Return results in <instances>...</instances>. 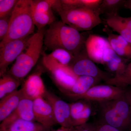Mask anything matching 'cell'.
<instances>
[{"label":"cell","mask_w":131,"mask_h":131,"mask_svg":"<svg viewBox=\"0 0 131 131\" xmlns=\"http://www.w3.org/2000/svg\"><path fill=\"white\" fill-rule=\"evenodd\" d=\"M43 98L51 106L57 124L60 125L61 127H73L70 103H66L56 95L47 91Z\"/></svg>","instance_id":"obj_9"},{"label":"cell","mask_w":131,"mask_h":131,"mask_svg":"<svg viewBox=\"0 0 131 131\" xmlns=\"http://www.w3.org/2000/svg\"><path fill=\"white\" fill-rule=\"evenodd\" d=\"M12 40L0 47V76L6 74L9 64L15 61L26 49L31 36Z\"/></svg>","instance_id":"obj_8"},{"label":"cell","mask_w":131,"mask_h":131,"mask_svg":"<svg viewBox=\"0 0 131 131\" xmlns=\"http://www.w3.org/2000/svg\"><path fill=\"white\" fill-rule=\"evenodd\" d=\"M86 51L88 56L95 63L103 64L104 52L111 47L107 39L98 35L90 34L85 42Z\"/></svg>","instance_id":"obj_12"},{"label":"cell","mask_w":131,"mask_h":131,"mask_svg":"<svg viewBox=\"0 0 131 131\" xmlns=\"http://www.w3.org/2000/svg\"><path fill=\"white\" fill-rule=\"evenodd\" d=\"M95 131H107L106 124L99 121L95 125Z\"/></svg>","instance_id":"obj_32"},{"label":"cell","mask_w":131,"mask_h":131,"mask_svg":"<svg viewBox=\"0 0 131 131\" xmlns=\"http://www.w3.org/2000/svg\"><path fill=\"white\" fill-rule=\"evenodd\" d=\"M33 112L35 121L46 128L57 124L51 106L43 97L33 101Z\"/></svg>","instance_id":"obj_14"},{"label":"cell","mask_w":131,"mask_h":131,"mask_svg":"<svg viewBox=\"0 0 131 131\" xmlns=\"http://www.w3.org/2000/svg\"><path fill=\"white\" fill-rule=\"evenodd\" d=\"M98 103L100 122L121 131H125L131 127L130 108L125 92L119 98Z\"/></svg>","instance_id":"obj_4"},{"label":"cell","mask_w":131,"mask_h":131,"mask_svg":"<svg viewBox=\"0 0 131 131\" xmlns=\"http://www.w3.org/2000/svg\"><path fill=\"white\" fill-rule=\"evenodd\" d=\"M17 0H0V18L10 16Z\"/></svg>","instance_id":"obj_28"},{"label":"cell","mask_w":131,"mask_h":131,"mask_svg":"<svg viewBox=\"0 0 131 131\" xmlns=\"http://www.w3.org/2000/svg\"><path fill=\"white\" fill-rule=\"evenodd\" d=\"M71 131H78V130L76 127H73L71 129Z\"/></svg>","instance_id":"obj_36"},{"label":"cell","mask_w":131,"mask_h":131,"mask_svg":"<svg viewBox=\"0 0 131 131\" xmlns=\"http://www.w3.org/2000/svg\"><path fill=\"white\" fill-rule=\"evenodd\" d=\"M41 74L39 71L30 75L26 79L20 90L21 98L34 101L37 98L43 97L46 91Z\"/></svg>","instance_id":"obj_11"},{"label":"cell","mask_w":131,"mask_h":131,"mask_svg":"<svg viewBox=\"0 0 131 131\" xmlns=\"http://www.w3.org/2000/svg\"><path fill=\"white\" fill-rule=\"evenodd\" d=\"M46 68L50 73L55 82L66 94L70 91L79 77L69 66H51Z\"/></svg>","instance_id":"obj_10"},{"label":"cell","mask_w":131,"mask_h":131,"mask_svg":"<svg viewBox=\"0 0 131 131\" xmlns=\"http://www.w3.org/2000/svg\"><path fill=\"white\" fill-rule=\"evenodd\" d=\"M108 35L107 39L117 55L126 60L131 59V43L119 35L114 34L107 28L104 29Z\"/></svg>","instance_id":"obj_17"},{"label":"cell","mask_w":131,"mask_h":131,"mask_svg":"<svg viewBox=\"0 0 131 131\" xmlns=\"http://www.w3.org/2000/svg\"><path fill=\"white\" fill-rule=\"evenodd\" d=\"M102 0H79L80 7L98 11Z\"/></svg>","instance_id":"obj_29"},{"label":"cell","mask_w":131,"mask_h":131,"mask_svg":"<svg viewBox=\"0 0 131 131\" xmlns=\"http://www.w3.org/2000/svg\"><path fill=\"white\" fill-rule=\"evenodd\" d=\"M105 83L106 84L123 88L131 87V62L128 63L122 74L110 78Z\"/></svg>","instance_id":"obj_22"},{"label":"cell","mask_w":131,"mask_h":131,"mask_svg":"<svg viewBox=\"0 0 131 131\" xmlns=\"http://www.w3.org/2000/svg\"><path fill=\"white\" fill-rule=\"evenodd\" d=\"M125 92V88L107 84H97L84 93L71 98L77 101L84 100L100 103L119 98L124 95Z\"/></svg>","instance_id":"obj_6"},{"label":"cell","mask_w":131,"mask_h":131,"mask_svg":"<svg viewBox=\"0 0 131 131\" xmlns=\"http://www.w3.org/2000/svg\"><path fill=\"white\" fill-rule=\"evenodd\" d=\"M125 95L130 105L131 114V87L129 89L125 88Z\"/></svg>","instance_id":"obj_33"},{"label":"cell","mask_w":131,"mask_h":131,"mask_svg":"<svg viewBox=\"0 0 131 131\" xmlns=\"http://www.w3.org/2000/svg\"><path fill=\"white\" fill-rule=\"evenodd\" d=\"M125 8L130 9L131 12V0L126 1L124 5Z\"/></svg>","instance_id":"obj_35"},{"label":"cell","mask_w":131,"mask_h":131,"mask_svg":"<svg viewBox=\"0 0 131 131\" xmlns=\"http://www.w3.org/2000/svg\"><path fill=\"white\" fill-rule=\"evenodd\" d=\"M19 119L30 121H35L33 112V101L21 98L16 109L1 123L0 130H6L15 121Z\"/></svg>","instance_id":"obj_13"},{"label":"cell","mask_w":131,"mask_h":131,"mask_svg":"<svg viewBox=\"0 0 131 131\" xmlns=\"http://www.w3.org/2000/svg\"><path fill=\"white\" fill-rule=\"evenodd\" d=\"M106 16L105 22L107 26L131 43V16L123 17L118 14Z\"/></svg>","instance_id":"obj_15"},{"label":"cell","mask_w":131,"mask_h":131,"mask_svg":"<svg viewBox=\"0 0 131 131\" xmlns=\"http://www.w3.org/2000/svg\"><path fill=\"white\" fill-rule=\"evenodd\" d=\"M21 98L20 90H16L1 100L0 121L2 122L12 113L18 106Z\"/></svg>","instance_id":"obj_18"},{"label":"cell","mask_w":131,"mask_h":131,"mask_svg":"<svg viewBox=\"0 0 131 131\" xmlns=\"http://www.w3.org/2000/svg\"><path fill=\"white\" fill-rule=\"evenodd\" d=\"M58 1L55 0H31V9L40 13H47L52 12V9H55Z\"/></svg>","instance_id":"obj_25"},{"label":"cell","mask_w":131,"mask_h":131,"mask_svg":"<svg viewBox=\"0 0 131 131\" xmlns=\"http://www.w3.org/2000/svg\"><path fill=\"white\" fill-rule=\"evenodd\" d=\"M74 58L72 53L66 50L57 49L49 54L43 53L42 63L45 68L54 65L69 66Z\"/></svg>","instance_id":"obj_16"},{"label":"cell","mask_w":131,"mask_h":131,"mask_svg":"<svg viewBox=\"0 0 131 131\" xmlns=\"http://www.w3.org/2000/svg\"><path fill=\"white\" fill-rule=\"evenodd\" d=\"M31 0H19L11 15L9 28L6 37L0 43V47L12 40L32 35L35 28L31 15Z\"/></svg>","instance_id":"obj_2"},{"label":"cell","mask_w":131,"mask_h":131,"mask_svg":"<svg viewBox=\"0 0 131 131\" xmlns=\"http://www.w3.org/2000/svg\"><path fill=\"white\" fill-rule=\"evenodd\" d=\"M76 127L78 131H95V125L87 123Z\"/></svg>","instance_id":"obj_31"},{"label":"cell","mask_w":131,"mask_h":131,"mask_svg":"<svg viewBox=\"0 0 131 131\" xmlns=\"http://www.w3.org/2000/svg\"><path fill=\"white\" fill-rule=\"evenodd\" d=\"M100 80L91 77H78L75 83L69 92L66 94L71 98L81 95L86 93L92 87L97 85Z\"/></svg>","instance_id":"obj_19"},{"label":"cell","mask_w":131,"mask_h":131,"mask_svg":"<svg viewBox=\"0 0 131 131\" xmlns=\"http://www.w3.org/2000/svg\"><path fill=\"white\" fill-rule=\"evenodd\" d=\"M54 10L60 15L61 21L78 31L90 30L102 22L98 11L83 7L65 8L61 1Z\"/></svg>","instance_id":"obj_5"},{"label":"cell","mask_w":131,"mask_h":131,"mask_svg":"<svg viewBox=\"0 0 131 131\" xmlns=\"http://www.w3.org/2000/svg\"><path fill=\"white\" fill-rule=\"evenodd\" d=\"M106 125L107 131H121L119 129H117L114 127L111 126L107 124H106Z\"/></svg>","instance_id":"obj_34"},{"label":"cell","mask_w":131,"mask_h":131,"mask_svg":"<svg viewBox=\"0 0 131 131\" xmlns=\"http://www.w3.org/2000/svg\"><path fill=\"white\" fill-rule=\"evenodd\" d=\"M128 60L118 56L105 64L108 69L113 72L115 75H118L122 74L126 68Z\"/></svg>","instance_id":"obj_26"},{"label":"cell","mask_w":131,"mask_h":131,"mask_svg":"<svg viewBox=\"0 0 131 131\" xmlns=\"http://www.w3.org/2000/svg\"><path fill=\"white\" fill-rule=\"evenodd\" d=\"M0 131H3L0 130Z\"/></svg>","instance_id":"obj_38"},{"label":"cell","mask_w":131,"mask_h":131,"mask_svg":"<svg viewBox=\"0 0 131 131\" xmlns=\"http://www.w3.org/2000/svg\"><path fill=\"white\" fill-rule=\"evenodd\" d=\"M0 79V99L13 93L20 85V80L9 74H5Z\"/></svg>","instance_id":"obj_20"},{"label":"cell","mask_w":131,"mask_h":131,"mask_svg":"<svg viewBox=\"0 0 131 131\" xmlns=\"http://www.w3.org/2000/svg\"><path fill=\"white\" fill-rule=\"evenodd\" d=\"M75 57L69 65L73 72L78 76H86L106 82L110 78L107 73L98 68L95 63L88 56L86 52Z\"/></svg>","instance_id":"obj_7"},{"label":"cell","mask_w":131,"mask_h":131,"mask_svg":"<svg viewBox=\"0 0 131 131\" xmlns=\"http://www.w3.org/2000/svg\"><path fill=\"white\" fill-rule=\"evenodd\" d=\"M10 16L0 18V40L2 41L7 35L9 28Z\"/></svg>","instance_id":"obj_30"},{"label":"cell","mask_w":131,"mask_h":131,"mask_svg":"<svg viewBox=\"0 0 131 131\" xmlns=\"http://www.w3.org/2000/svg\"><path fill=\"white\" fill-rule=\"evenodd\" d=\"M45 31V28L38 30L31 36L26 49L16 59L7 74L20 81L28 74L42 52Z\"/></svg>","instance_id":"obj_3"},{"label":"cell","mask_w":131,"mask_h":131,"mask_svg":"<svg viewBox=\"0 0 131 131\" xmlns=\"http://www.w3.org/2000/svg\"><path fill=\"white\" fill-rule=\"evenodd\" d=\"M54 131H63V127H61V128H59V129H57V130Z\"/></svg>","instance_id":"obj_37"},{"label":"cell","mask_w":131,"mask_h":131,"mask_svg":"<svg viewBox=\"0 0 131 131\" xmlns=\"http://www.w3.org/2000/svg\"><path fill=\"white\" fill-rule=\"evenodd\" d=\"M46 128L39 123L34 121L19 119L15 121L6 130L3 131H47Z\"/></svg>","instance_id":"obj_21"},{"label":"cell","mask_w":131,"mask_h":131,"mask_svg":"<svg viewBox=\"0 0 131 131\" xmlns=\"http://www.w3.org/2000/svg\"><path fill=\"white\" fill-rule=\"evenodd\" d=\"M85 42L79 31L62 21H54L45 31L44 44L52 51L63 49L75 57L81 53Z\"/></svg>","instance_id":"obj_1"},{"label":"cell","mask_w":131,"mask_h":131,"mask_svg":"<svg viewBox=\"0 0 131 131\" xmlns=\"http://www.w3.org/2000/svg\"><path fill=\"white\" fill-rule=\"evenodd\" d=\"M125 0H102L98 9L100 15L106 14V15L118 14L119 11L124 7Z\"/></svg>","instance_id":"obj_23"},{"label":"cell","mask_w":131,"mask_h":131,"mask_svg":"<svg viewBox=\"0 0 131 131\" xmlns=\"http://www.w3.org/2000/svg\"><path fill=\"white\" fill-rule=\"evenodd\" d=\"M31 15L33 21L38 30L44 28L47 25H50L55 21V17L53 12L42 13L31 10Z\"/></svg>","instance_id":"obj_24"},{"label":"cell","mask_w":131,"mask_h":131,"mask_svg":"<svg viewBox=\"0 0 131 131\" xmlns=\"http://www.w3.org/2000/svg\"><path fill=\"white\" fill-rule=\"evenodd\" d=\"M90 102L89 101L80 100L70 104L71 118L73 126L74 122L84 111L87 106L89 104Z\"/></svg>","instance_id":"obj_27"}]
</instances>
